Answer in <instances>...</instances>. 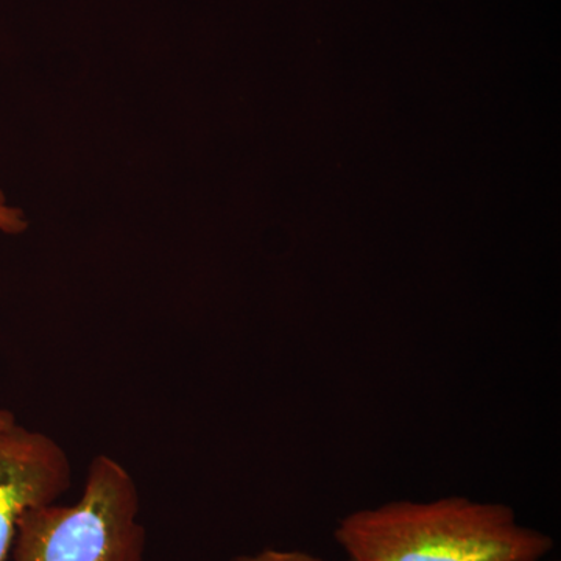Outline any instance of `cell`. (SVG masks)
Returning <instances> with one entry per match:
<instances>
[{"label": "cell", "mask_w": 561, "mask_h": 561, "mask_svg": "<svg viewBox=\"0 0 561 561\" xmlns=\"http://www.w3.org/2000/svg\"><path fill=\"white\" fill-rule=\"evenodd\" d=\"M138 485L119 460H91L80 500L22 515L10 561H144Z\"/></svg>", "instance_id": "2"}, {"label": "cell", "mask_w": 561, "mask_h": 561, "mask_svg": "<svg viewBox=\"0 0 561 561\" xmlns=\"http://www.w3.org/2000/svg\"><path fill=\"white\" fill-rule=\"evenodd\" d=\"M14 423H18L16 416H14L13 412L5 411V409H0V431L7 430V427L13 426Z\"/></svg>", "instance_id": "6"}, {"label": "cell", "mask_w": 561, "mask_h": 561, "mask_svg": "<svg viewBox=\"0 0 561 561\" xmlns=\"http://www.w3.org/2000/svg\"><path fill=\"white\" fill-rule=\"evenodd\" d=\"M28 228V221L20 208L7 203L5 194L0 191V232L5 234H21Z\"/></svg>", "instance_id": "5"}, {"label": "cell", "mask_w": 561, "mask_h": 561, "mask_svg": "<svg viewBox=\"0 0 561 561\" xmlns=\"http://www.w3.org/2000/svg\"><path fill=\"white\" fill-rule=\"evenodd\" d=\"M334 535L348 561H542L553 548L508 505L461 496L353 512Z\"/></svg>", "instance_id": "1"}, {"label": "cell", "mask_w": 561, "mask_h": 561, "mask_svg": "<svg viewBox=\"0 0 561 561\" xmlns=\"http://www.w3.org/2000/svg\"><path fill=\"white\" fill-rule=\"evenodd\" d=\"M227 561H328L309 552L294 551V549H262L253 553H243ZM348 561V560H346Z\"/></svg>", "instance_id": "4"}, {"label": "cell", "mask_w": 561, "mask_h": 561, "mask_svg": "<svg viewBox=\"0 0 561 561\" xmlns=\"http://www.w3.org/2000/svg\"><path fill=\"white\" fill-rule=\"evenodd\" d=\"M72 485L66 449L21 424L0 431V561H10L22 515L54 504Z\"/></svg>", "instance_id": "3"}]
</instances>
